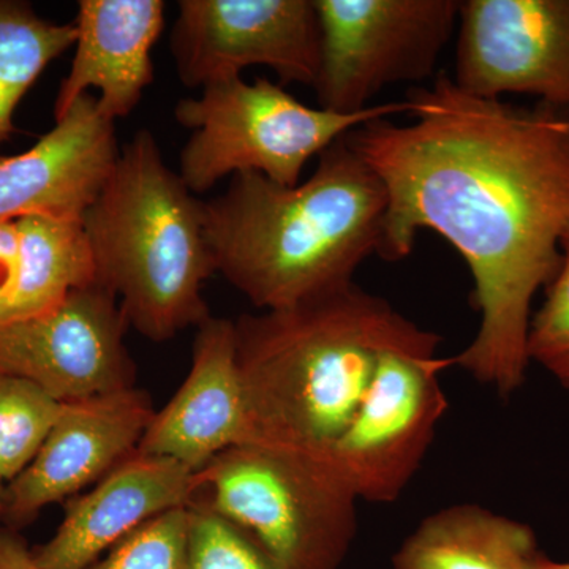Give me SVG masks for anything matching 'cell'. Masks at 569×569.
Listing matches in <instances>:
<instances>
[{
	"mask_svg": "<svg viewBox=\"0 0 569 569\" xmlns=\"http://www.w3.org/2000/svg\"><path fill=\"white\" fill-rule=\"evenodd\" d=\"M18 272L17 222H0V310L13 295Z\"/></svg>",
	"mask_w": 569,
	"mask_h": 569,
	"instance_id": "obj_24",
	"label": "cell"
},
{
	"mask_svg": "<svg viewBox=\"0 0 569 569\" xmlns=\"http://www.w3.org/2000/svg\"><path fill=\"white\" fill-rule=\"evenodd\" d=\"M560 264L545 290V301L533 312L529 331V359L569 389V228L560 244Z\"/></svg>",
	"mask_w": 569,
	"mask_h": 569,
	"instance_id": "obj_23",
	"label": "cell"
},
{
	"mask_svg": "<svg viewBox=\"0 0 569 569\" xmlns=\"http://www.w3.org/2000/svg\"><path fill=\"white\" fill-rule=\"evenodd\" d=\"M63 407L32 381L0 376V475L6 482L36 459Z\"/></svg>",
	"mask_w": 569,
	"mask_h": 569,
	"instance_id": "obj_20",
	"label": "cell"
},
{
	"mask_svg": "<svg viewBox=\"0 0 569 569\" xmlns=\"http://www.w3.org/2000/svg\"><path fill=\"white\" fill-rule=\"evenodd\" d=\"M201 91L174 107L176 122L192 130L178 173L194 194L241 173L296 186L310 160L356 127L407 112L403 100L339 114L299 102L280 82H249L241 74L209 82Z\"/></svg>",
	"mask_w": 569,
	"mask_h": 569,
	"instance_id": "obj_6",
	"label": "cell"
},
{
	"mask_svg": "<svg viewBox=\"0 0 569 569\" xmlns=\"http://www.w3.org/2000/svg\"><path fill=\"white\" fill-rule=\"evenodd\" d=\"M74 40V24L44 20L24 3L0 2V144L14 132L22 97Z\"/></svg>",
	"mask_w": 569,
	"mask_h": 569,
	"instance_id": "obj_19",
	"label": "cell"
},
{
	"mask_svg": "<svg viewBox=\"0 0 569 569\" xmlns=\"http://www.w3.org/2000/svg\"><path fill=\"white\" fill-rule=\"evenodd\" d=\"M129 328L118 298L86 284L50 312L0 323V376L32 381L63 403L137 387Z\"/></svg>",
	"mask_w": 569,
	"mask_h": 569,
	"instance_id": "obj_10",
	"label": "cell"
},
{
	"mask_svg": "<svg viewBox=\"0 0 569 569\" xmlns=\"http://www.w3.org/2000/svg\"><path fill=\"white\" fill-rule=\"evenodd\" d=\"M0 569H41L17 530L0 529Z\"/></svg>",
	"mask_w": 569,
	"mask_h": 569,
	"instance_id": "obj_25",
	"label": "cell"
},
{
	"mask_svg": "<svg viewBox=\"0 0 569 569\" xmlns=\"http://www.w3.org/2000/svg\"><path fill=\"white\" fill-rule=\"evenodd\" d=\"M321 62L318 107L339 114L370 108L396 84L421 86L436 73L459 24V0H316Z\"/></svg>",
	"mask_w": 569,
	"mask_h": 569,
	"instance_id": "obj_7",
	"label": "cell"
},
{
	"mask_svg": "<svg viewBox=\"0 0 569 569\" xmlns=\"http://www.w3.org/2000/svg\"><path fill=\"white\" fill-rule=\"evenodd\" d=\"M451 359L391 351L328 458L359 501L395 503L418 473L447 415L441 370Z\"/></svg>",
	"mask_w": 569,
	"mask_h": 569,
	"instance_id": "obj_8",
	"label": "cell"
},
{
	"mask_svg": "<svg viewBox=\"0 0 569 569\" xmlns=\"http://www.w3.org/2000/svg\"><path fill=\"white\" fill-rule=\"evenodd\" d=\"M187 569H280L263 546L198 490L189 505Z\"/></svg>",
	"mask_w": 569,
	"mask_h": 569,
	"instance_id": "obj_21",
	"label": "cell"
},
{
	"mask_svg": "<svg viewBox=\"0 0 569 569\" xmlns=\"http://www.w3.org/2000/svg\"><path fill=\"white\" fill-rule=\"evenodd\" d=\"M170 50L189 89L252 66L274 70L282 86L313 88L321 62L316 0H181Z\"/></svg>",
	"mask_w": 569,
	"mask_h": 569,
	"instance_id": "obj_9",
	"label": "cell"
},
{
	"mask_svg": "<svg viewBox=\"0 0 569 569\" xmlns=\"http://www.w3.org/2000/svg\"><path fill=\"white\" fill-rule=\"evenodd\" d=\"M451 78L479 99L569 110V0H462Z\"/></svg>",
	"mask_w": 569,
	"mask_h": 569,
	"instance_id": "obj_11",
	"label": "cell"
},
{
	"mask_svg": "<svg viewBox=\"0 0 569 569\" xmlns=\"http://www.w3.org/2000/svg\"><path fill=\"white\" fill-rule=\"evenodd\" d=\"M197 471L162 456L133 452L89 492L70 498L54 537L32 549L41 569H86L149 520L192 503Z\"/></svg>",
	"mask_w": 569,
	"mask_h": 569,
	"instance_id": "obj_14",
	"label": "cell"
},
{
	"mask_svg": "<svg viewBox=\"0 0 569 569\" xmlns=\"http://www.w3.org/2000/svg\"><path fill=\"white\" fill-rule=\"evenodd\" d=\"M249 440L233 320L198 326L192 366L178 392L156 411L138 451L201 471L217 456Z\"/></svg>",
	"mask_w": 569,
	"mask_h": 569,
	"instance_id": "obj_15",
	"label": "cell"
},
{
	"mask_svg": "<svg viewBox=\"0 0 569 569\" xmlns=\"http://www.w3.org/2000/svg\"><path fill=\"white\" fill-rule=\"evenodd\" d=\"M347 134L320 153L306 181L234 174L203 201L217 274L261 312L353 283L380 249L387 189Z\"/></svg>",
	"mask_w": 569,
	"mask_h": 569,
	"instance_id": "obj_3",
	"label": "cell"
},
{
	"mask_svg": "<svg viewBox=\"0 0 569 569\" xmlns=\"http://www.w3.org/2000/svg\"><path fill=\"white\" fill-rule=\"evenodd\" d=\"M406 103L413 122L376 119L347 134L387 189L377 254L403 260L422 230L458 250L479 328L451 366L508 399L526 381L531 307L569 228V110L468 96L448 73Z\"/></svg>",
	"mask_w": 569,
	"mask_h": 569,
	"instance_id": "obj_1",
	"label": "cell"
},
{
	"mask_svg": "<svg viewBox=\"0 0 569 569\" xmlns=\"http://www.w3.org/2000/svg\"><path fill=\"white\" fill-rule=\"evenodd\" d=\"M119 152L116 121L86 93L29 151L0 159V222L33 213L82 217Z\"/></svg>",
	"mask_w": 569,
	"mask_h": 569,
	"instance_id": "obj_13",
	"label": "cell"
},
{
	"mask_svg": "<svg viewBox=\"0 0 569 569\" xmlns=\"http://www.w3.org/2000/svg\"><path fill=\"white\" fill-rule=\"evenodd\" d=\"M539 553L527 523L475 503L432 512L392 556L395 569H529Z\"/></svg>",
	"mask_w": 569,
	"mask_h": 569,
	"instance_id": "obj_17",
	"label": "cell"
},
{
	"mask_svg": "<svg viewBox=\"0 0 569 569\" xmlns=\"http://www.w3.org/2000/svg\"><path fill=\"white\" fill-rule=\"evenodd\" d=\"M200 492L280 569H340L358 533V498L328 456L236 445L198 471Z\"/></svg>",
	"mask_w": 569,
	"mask_h": 569,
	"instance_id": "obj_5",
	"label": "cell"
},
{
	"mask_svg": "<svg viewBox=\"0 0 569 569\" xmlns=\"http://www.w3.org/2000/svg\"><path fill=\"white\" fill-rule=\"evenodd\" d=\"M162 0H81L69 73L56 97V121L89 93L112 121L132 114L152 84V50L162 36Z\"/></svg>",
	"mask_w": 569,
	"mask_h": 569,
	"instance_id": "obj_16",
	"label": "cell"
},
{
	"mask_svg": "<svg viewBox=\"0 0 569 569\" xmlns=\"http://www.w3.org/2000/svg\"><path fill=\"white\" fill-rule=\"evenodd\" d=\"M249 441L326 456L391 351L437 356L427 331L350 283L234 321Z\"/></svg>",
	"mask_w": 569,
	"mask_h": 569,
	"instance_id": "obj_2",
	"label": "cell"
},
{
	"mask_svg": "<svg viewBox=\"0 0 569 569\" xmlns=\"http://www.w3.org/2000/svg\"><path fill=\"white\" fill-rule=\"evenodd\" d=\"M18 272L0 323L50 312L78 288L97 282L81 217L33 213L14 220Z\"/></svg>",
	"mask_w": 569,
	"mask_h": 569,
	"instance_id": "obj_18",
	"label": "cell"
},
{
	"mask_svg": "<svg viewBox=\"0 0 569 569\" xmlns=\"http://www.w3.org/2000/svg\"><path fill=\"white\" fill-rule=\"evenodd\" d=\"M81 220L97 282L134 331L167 342L212 317L203 288L217 268L203 200L168 167L152 132L138 130L123 146Z\"/></svg>",
	"mask_w": 569,
	"mask_h": 569,
	"instance_id": "obj_4",
	"label": "cell"
},
{
	"mask_svg": "<svg viewBox=\"0 0 569 569\" xmlns=\"http://www.w3.org/2000/svg\"><path fill=\"white\" fill-rule=\"evenodd\" d=\"M153 415L151 397L137 387L66 403L39 455L6 488L9 529L107 477L138 451Z\"/></svg>",
	"mask_w": 569,
	"mask_h": 569,
	"instance_id": "obj_12",
	"label": "cell"
},
{
	"mask_svg": "<svg viewBox=\"0 0 569 569\" xmlns=\"http://www.w3.org/2000/svg\"><path fill=\"white\" fill-rule=\"evenodd\" d=\"M3 498H6V479L0 475V516L3 515Z\"/></svg>",
	"mask_w": 569,
	"mask_h": 569,
	"instance_id": "obj_27",
	"label": "cell"
},
{
	"mask_svg": "<svg viewBox=\"0 0 569 569\" xmlns=\"http://www.w3.org/2000/svg\"><path fill=\"white\" fill-rule=\"evenodd\" d=\"M529 569H569V561H553L539 552L537 559L531 561Z\"/></svg>",
	"mask_w": 569,
	"mask_h": 569,
	"instance_id": "obj_26",
	"label": "cell"
},
{
	"mask_svg": "<svg viewBox=\"0 0 569 569\" xmlns=\"http://www.w3.org/2000/svg\"><path fill=\"white\" fill-rule=\"evenodd\" d=\"M189 507L163 512L86 569H187Z\"/></svg>",
	"mask_w": 569,
	"mask_h": 569,
	"instance_id": "obj_22",
	"label": "cell"
}]
</instances>
